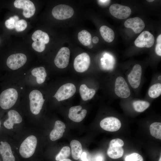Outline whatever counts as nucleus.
I'll return each mask as SVG.
<instances>
[{
    "instance_id": "obj_1",
    "label": "nucleus",
    "mask_w": 161,
    "mask_h": 161,
    "mask_svg": "<svg viewBox=\"0 0 161 161\" xmlns=\"http://www.w3.org/2000/svg\"><path fill=\"white\" fill-rule=\"evenodd\" d=\"M18 97L17 90L9 88L3 91L0 95V106L4 109L12 107L16 103Z\"/></svg>"
},
{
    "instance_id": "obj_2",
    "label": "nucleus",
    "mask_w": 161,
    "mask_h": 161,
    "mask_svg": "<svg viewBox=\"0 0 161 161\" xmlns=\"http://www.w3.org/2000/svg\"><path fill=\"white\" fill-rule=\"evenodd\" d=\"M37 142V138L35 136L27 137L20 146L19 152L20 155L24 158L32 157L35 152Z\"/></svg>"
},
{
    "instance_id": "obj_3",
    "label": "nucleus",
    "mask_w": 161,
    "mask_h": 161,
    "mask_svg": "<svg viewBox=\"0 0 161 161\" xmlns=\"http://www.w3.org/2000/svg\"><path fill=\"white\" fill-rule=\"evenodd\" d=\"M30 110L35 115L39 114L45 101L42 94L39 90L34 89L29 95Z\"/></svg>"
},
{
    "instance_id": "obj_4",
    "label": "nucleus",
    "mask_w": 161,
    "mask_h": 161,
    "mask_svg": "<svg viewBox=\"0 0 161 161\" xmlns=\"http://www.w3.org/2000/svg\"><path fill=\"white\" fill-rule=\"evenodd\" d=\"M74 13V10L71 7L61 4L55 7L52 10L53 17L57 19L64 20L72 17Z\"/></svg>"
},
{
    "instance_id": "obj_5",
    "label": "nucleus",
    "mask_w": 161,
    "mask_h": 161,
    "mask_svg": "<svg viewBox=\"0 0 161 161\" xmlns=\"http://www.w3.org/2000/svg\"><path fill=\"white\" fill-rule=\"evenodd\" d=\"M76 91L75 85L71 83H68L61 86L53 97L58 101L67 99L72 97Z\"/></svg>"
},
{
    "instance_id": "obj_6",
    "label": "nucleus",
    "mask_w": 161,
    "mask_h": 161,
    "mask_svg": "<svg viewBox=\"0 0 161 161\" xmlns=\"http://www.w3.org/2000/svg\"><path fill=\"white\" fill-rule=\"evenodd\" d=\"M90 58L89 55L82 53L77 56L74 59L73 65L77 72H83L86 71L90 66Z\"/></svg>"
},
{
    "instance_id": "obj_7",
    "label": "nucleus",
    "mask_w": 161,
    "mask_h": 161,
    "mask_svg": "<svg viewBox=\"0 0 161 161\" xmlns=\"http://www.w3.org/2000/svg\"><path fill=\"white\" fill-rule=\"evenodd\" d=\"M27 61L26 55L21 53L13 54L7 58L6 64L8 67L13 70H16L22 66Z\"/></svg>"
},
{
    "instance_id": "obj_8",
    "label": "nucleus",
    "mask_w": 161,
    "mask_h": 161,
    "mask_svg": "<svg viewBox=\"0 0 161 161\" xmlns=\"http://www.w3.org/2000/svg\"><path fill=\"white\" fill-rule=\"evenodd\" d=\"M16 8L23 9V15L26 18H30L34 14L35 8L33 2L29 0H16L14 3Z\"/></svg>"
},
{
    "instance_id": "obj_9",
    "label": "nucleus",
    "mask_w": 161,
    "mask_h": 161,
    "mask_svg": "<svg viewBox=\"0 0 161 161\" xmlns=\"http://www.w3.org/2000/svg\"><path fill=\"white\" fill-rule=\"evenodd\" d=\"M109 10L110 13L112 16L120 19L128 17L131 13V10L130 7L117 4L111 5Z\"/></svg>"
},
{
    "instance_id": "obj_10",
    "label": "nucleus",
    "mask_w": 161,
    "mask_h": 161,
    "mask_svg": "<svg viewBox=\"0 0 161 161\" xmlns=\"http://www.w3.org/2000/svg\"><path fill=\"white\" fill-rule=\"evenodd\" d=\"M114 92L119 97L126 98L130 95V91L124 79L119 76L116 79L115 83Z\"/></svg>"
},
{
    "instance_id": "obj_11",
    "label": "nucleus",
    "mask_w": 161,
    "mask_h": 161,
    "mask_svg": "<svg viewBox=\"0 0 161 161\" xmlns=\"http://www.w3.org/2000/svg\"><path fill=\"white\" fill-rule=\"evenodd\" d=\"M70 55V51L68 48H61L58 52L54 60L56 66L61 69L66 68L69 64Z\"/></svg>"
},
{
    "instance_id": "obj_12",
    "label": "nucleus",
    "mask_w": 161,
    "mask_h": 161,
    "mask_svg": "<svg viewBox=\"0 0 161 161\" xmlns=\"http://www.w3.org/2000/svg\"><path fill=\"white\" fill-rule=\"evenodd\" d=\"M154 42V37L150 32L145 31L142 32L134 41L135 46L138 47H151Z\"/></svg>"
},
{
    "instance_id": "obj_13",
    "label": "nucleus",
    "mask_w": 161,
    "mask_h": 161,
    "mask_svg": "<svg viewBox=\"0 0 161 161\" xmlns=\"http://www.w3.org/2000/svg\"><path fill=\"white\" fill-rule=\"evenodd\" d=\"M121 125L120 121L118 118L113 117L104 118L100 123V126L102 129L111 132L118 131L120 128Z\"/></svg>"
},
{
    "instance_id": "obj_14",
    "label": "nucleus",
    "mask_w": 161,
    "mask_h": 161,
    "mask_svg": "<svg viewBox=\"0 0 161 161\" xmlns=\"http://www.w3.org/2000/svg\"><path fill=\"white\" fill-rule=\"evenodd\" d=\"M141 66L138 64H136L128 77V81L133 88L136 89L139 86L141 82Z\"/></svg>"
},
{
    "instance_id": "obj_15",
    "label": "nucleus",
    "mask_w": 161,
    "mask_h": 161,
    "mask_svg": "<svg viewBox=\"0 0 161 161\" xmlns=\"http://www.w3.org/2000/svg\"><path fill=\"white\" fill-rule=\"evenodd\" d=\"M125 26L131 29L135 33H139L144 29L145 24L143 20L138 17L131 18L124 22Z\"/></svg>"
},
{
    "instance_id": "obj_16",
    "label": "nucleus",
    "mask_w": 161,
    "mask_h": 161,
    "mask_svg": "<svg viewBox=\"0 0 161 161\" xmlns=\"http://www.w3.org/2000/svg\"><path fill=\"white\" fill-rule=\"evenodd\" d=\"M82 108L80 106L71 107L69 110V118L76 122H79L82 121L85 117L87 111L85 109H82Z\"/></svg>"
},
{
    "instance_id": "obj_17",
    "label": "nucleus",
    "mask_w": 161,
    "mask_h": 161,
    "mask_svg": "<svg viewBox=\"0 0 161 161\" xmlns=\"http://www.w3.org/2000/svg\"><path fill=\"white\" fill-rule=\"evenodd\" d=\"M8 118L4 123V126L7 129H13L14 124L19 123L22 120L20 114L17 111L11 110L8 112Z\"/></svg>"
},
{
    "instance_id": "obj_18",
    "label": "nucleus",
    "mask_w": 161,
    "mask_h": 161,
    "mask_svg": "<svg viewBox=\"0 0 161 161\" xmlns=\"http://www.w3.org/2000/svg\"><path fill=\"white\" fill-rule=\"evenodd\" d=\"M66 126L64 123L60 120L56 121L53 129L49 134L51 140L54 141L61 138L64 132Z\"/></svg>"
},
{
    "instance_id": "obj_19",
    "label": "nucleus",
    "mask_w": 161,
    "mask_h": 161,
    "mask_svg": "<svg viewBox=\"0 0 161 161\" xmlns=\"http://www.w3.org/2000/svg\"><path fill=\"white\" fill-rule=\"evenodd\" d=\"M0 154L3 161H15L11 146L7 142H3L0 145Z\"/></svg>"
},
{
    "instance_id": "obj_20",
    "label": "nucleus",
    "mask_w": 161,
    "mask_h": 161,
    "mask_svg": "<svg viewBox=\"0 0 161 161\" xmlns=\"http://www.w3.org/2000/svg\"><path fill=\"white\" fill-rule=\"evenodd\" d=\"M31 73L32 75L36 77V82L38 84L43 83L47 75L45 69L42 66L34 68L31 71Z\"/></svg>"
},
{
    "instance_id": "obj_21",
    "label": "nucleus",
    "mask_w": 161,
    "mask_h": 161,
    "mask_svg": "<svg viewBox=\"0 0 161 161\" xmlns=\"http://www.w3.org/2000/svg\"><path fill=\"white\" fill-rule=\"evenodd\" d=\"M72 157L75 160L78 159L82 152V147L81 143L76 140H72L70 143Z\"/></svg>"
},
{
    "instance_id": "obj_22",
    "label": "nucleus",
    "mask_w": 161,
    "mask_h": 161,
    "mask_svg": "<svg viewBox=\"0 0 161 161\" xmlns=\"http://www.w3.org/2000/svg\"><path fill=\"white\" fill-rule=\"evenodd\" d=\"M100 32L102 37L106 42H112L114 38V33L111 29L106 25H103L100 29Z\"/></svg>"
},
{
    "instance_id": "obj_23",
    "label": "nucleus",
    "mask_w": 161,
    "mask_h": 161,
    "mask_svg": "<svg viewBox=\"0 0 161 161\" xmlns=\"http://www.w3.org/2000/svg\"><path fill=\"white\" fill-rule=\"evenodd\" d=\"M79 92L82 99L86 101L92 98L96 91L94 89H89L85 84H83L80 86Z\"/></svg>"
},
{
    "instance_id": "obj_24",
    "label": "nucleus",
    "mask_w": 161,
    "mask_h": 161,
    "mask_svg": "<svg viewBox=\"0 0 161 161\" xmlns=\"http://www.w3.org/2000/svg\"><path fill=\"white\" fill-rule=\"evenodd\" d=\"M124 152V150L122 147L109 146L107 151V154L110 158L117 159L121 157Z\"/></svg>"
},
{
    "instance_id": "obj_25",
    "label": "nucleus",
    "mask_w": 161,
    "mask_h": 161,
    "mask_svg": "<svg viewBox=\"0 0 161 161\" xmlns=\"http://www.w3.org/2000/svg\"><path fill=\"white\" fill-rule=\"evenodd\" d=\"M78 38L80 42L83 45L87 46L91 43L92 36L87 31L83 30L78 34Z\"/></svg>"
},
{
    "instance_id": "obj_26",
    "label": "nucleus",
    "mask_w": 161,
    "mask_h": 161,
    "mask_svg": "<svg viewBox=\"0 0 161 161\" xmlns=\"http://www.w3.org/2000/svg\"><path fill=\"white\" fill-rule=\"evenodd\" d=\"M32 38L34 41L38 40L43 42L45 44H48L49 40L48 34L40 30H37L33 33Z\"/></svg>"
},
{
    "instance_id": "obj_27",
    "label": "nucleus",
    "mask_w": 161,
    "mask_h": 161,
    "mask_svg": "<svg viewBox=\"0 0 161 161\" xmlns=\"http://www.w3.org/2000/svg\"><path fill=\"white\" fill-rule=\"evenodd\" d=\"M151 134L156 139H161V123L154 122L150 126Z\"/></svg>"
},
{
    "instance_id": "obj_28",
    "label": "nucleus",
    "mask_w": 161,
    "mask_h": 161,
    "mask_svg": "<svg viewBox=\"0 0 161 161\" xmlns=\"http://www.w3.org/2000/svg\"><path fill=\"white\" fill-rule=\"evenodd\" d=\"M148 94L149 97L155 98L158 97L161 94V84L157 83L151 86L149 88Z\"/></svg>"
},
{
    "instance_id": "obj_29",
    "label": "nucleus",
    "mask_w": 161,
    "mask_h": 161,
    "mask_svg": "<svg viewBox=\"0 0 161 161\" xmlns=\"http://www.w3.org/2000/svg\"><path fill=\"white\" fill-rule=\"evenodd\" d=\"M134 110L138 112H142L147 109L150 106V104L147 101L137 100L134 101L133 103Z\"/></svg>"
},
{
    "instance_id": "obj_30",
    "label": "nucleus",
    "mask_w": 161,
    "mask_h": 161,
    "mask_svg": "<svg viewBox=\"0 0 161 161\" xmlns=\"http://www.w3.org/2000/svg\"><path fill=\"white\" fill-rule=\"evenodd\" d=\"M70 154V149L67 146H65L61 149L56 156L55 159L57 161L67 158Z\"/></svg>"
},
{
    "instance_id": "obj_31",
    "label": "nucleus",
    "mask_w": 161,
    "mask_h": 161,
    "mask_svg": "<svg viewBox=\"0 0 161 161\" xmlns=\"http://www.w3.org/2000/svg\"><path fill=\"white\" fill-rule=\"evenodd\" d=\"M19 20V18L17 16L11 17L6 21L5 25L6 27L10 29L15 28L16 23Z\"/></svg>"
},
{
    "instance_id": "obj_32",
    "label": "nucleus",
    "mask_w": 161,
    "mask_h": 161,
    "mask_svg": "<svg viewBox=\"0 0 161 161\" xmlns=\"http://www.w3.org/2000/svg\"><path fill=\"white\" fill-rule=\"evenodd\" d=\"M45 44L43 42L36 40L32 44V48L36 51L38 52H41L44 51L45 48Z\"/></svg>"
},
{
    "instance_id": "obj_33",
    "label": "nucleus",
    "mask_w": 161,
    "mask_h": 161,
    "mask_svg": "<svg viewBox=\"0 0 161 161\" xmlns=\"http://www.w3.org/2000/svg\"><path fill=\"white\" fill-rule=\"evenodd\" d=\"M125 161H143L142 157L137 153H133L127 155L125 158Z\"/></svg>"
},
{
    "instance_id": "obj_34",
    "label": "nucleus",
    "mask_w": 161,
    "mask_h": 161,
    "mask_svg": "<svg viewBox=\"0 0 161 161\" xmlns=\"http://www.w3.org/2000/svg\"><path fill=\"white\" fill-rule=\"evenodd\" d=\"M27 26V23L24 19L19 20L16 23L15 29L18 32L22 31L25 30Z\"/></svg>"
},
{
    "instance_id": "obj_35",
    "label": "nucleus",
    "mask_w": 161,
    "mask_h": 161,
    "mask_svg": "<svg viewBox=\"0 0 161 161\" xmlns=\"http://www.w3.org/2000/svg\"><path fill=\"white\" fill-rule=\"evenodd\" d=\"M124 144L123 140L119 138H116L112 140L110 142V146H120L122 147Z\"/></svg>"
},
{
    "instance_id": "obj_36",
    "label": "nucleus",
    "mask_w": 161,
    "mask_h": 161,
    "mask_svg": "<svg viewBox=\"0 0 161 161\" xmlns=\"http://www.w3.org/2000/svg\"><path fill=\"white\" fill-rule=\"evenodd\" d=\"M155 52L157 55L161 56V34L159 35L157 37Z\"/></svg>"
},
{
    "instance_id": "obj_37",
    "label": "nucleus",
    "mask_w": 161,
    "mask_h": 161,
    "mask_svg": "<svg viewBox=\"0 0 161 161\" xmlns=\"http://www.w3.org/2000/svg\"><path fill=\"white\" fill-rule=\"evenodd\" d=\"M80 158L82 161H88L87 154L86 152H83L82 153Z\"/></svg>"
},
{
    "instance_id": "obj_38",
    "label": "nucleus",
    "mask_w": 161,
    "mask_h": 161,
    "mask_svg": "<svg viewBox=\"0 0 161 161\" xmlns=\"http://www.w3.org/2000/svg\"><path fill=\"white\" fill-rule=\"evenodd\" d=\"M96 161H103V158L101 155H98L96 158Z\"/></svg>"
},
{
    "instance_id": "obj_39",
    "label": "nucleus",
    "mask_w": 161,
    "mask_h": 161,
    "mask_svg": "<svg viewBox=\"0 0 161 161\" xmlns=\"http://www.w3.org/2000/svg\"><path fill=\"white\" fill-rule=\"evenodd\" d=\"M99 40L97 36L93 37L92 39L93 42L95 44L97 43L98 42Z\"/></svg>"
},
{
    "instance_id": "obj_40",
    "label": "nucleus",
    "mask_w": 161,
    "mask_h": 161,
    "mask_svg": "<svg viewBox=\"0 0 161 161\" xmlns=\"http://www.w3.org/2000/svg\"><path fill=\"white\" fill-rule=\"evenodd\" d=\"M59 161H72L71 160L69 159L66 158L62 160H60Z\"/></svg>"
},
{
    "instance_id": "obj_41",
    "label": "nucleus",
    "mask_w": 161,
    "mask_h": 161,
    "mask_svg": "<svg viewBox=\"0 0 161 161\" xmlns=\"http://www.w3.org/2000/svg\"><path fill=\"white\" fill-rule=\"evenodd\" d=\"M88 47L89 49H91L93 47V45L91 43L89 44V45L87 46Z\"/></svg>"
},
{
    "instance_id": "obj_42",
    "label": "nucleus",
    "mask_w": 161,
    "mask_h": 161,
    "mask_svg": "<svg viewBox=\"0 0 161 161\" xmlns=\"http://www.w3.org/2000/svg\"><path fill=\"white\" fill-rule=\"evenodd\" d=\"M154 0H147V1L148 2H153V1H154Z\"/></svg>"
},
{
    "instance_id": "obj_43",
    "label": "nucleus",
    "mask_w": 161,
    "mask_h": 161,
    "mask_svg": "<svg viewBox=\"0 0 161 161\" xmlns=\"http://www.w3.org/2000/svg\"><path fill=\"white\" fill-rule=\"evenodd\" d=\"M158 79L159 80H160L161 79V76H160L158 77Z\"/></svg>"
},
{
    "instance_id": "obj_44",
    "label": "nucleus",
    "mask_w": 161,
    "mask_h": 161,
    "mask_svg": "<svg viewBox=\"0 0 161 161\" xmlns=\"http://www.w3.org/2000/svg\"><path fill=\"white\" fill-rule=\"evenodd\" d=\"M159 161H161V157H160V158L159 160Z\"/></svg>"
},
{
    "instance_id": "obj_45",
    "label": "nucleus",
    "mask_w": 161,
    "mask_h": 161,
    "mask_svg": "<svg viewBox=\"0 0 161 161\" xmlns=\"http://www.w3.org/2000/svg\"></svg>"
},
{
    "instance_id": "obj_46",
    "label": "nucleus",
    "mask_w": 161,
    "mask_h": 161,
    "mask_svg": "<svg viewBox=\"0 0 161 161\" xmlns=\"http://www.w3.org/2000/svg\"></svg>"
}]
</instances>
